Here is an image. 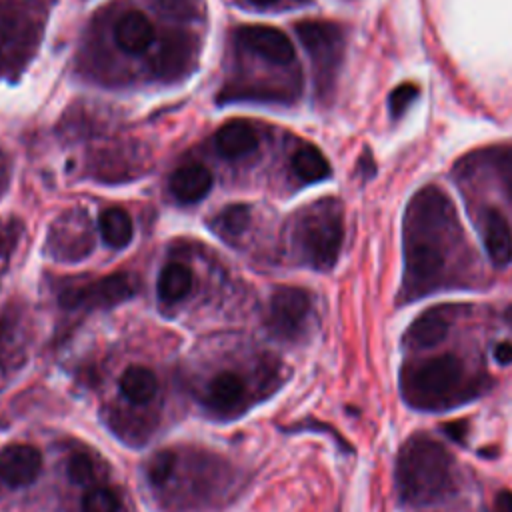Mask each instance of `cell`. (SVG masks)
Segmentation results:
<instances>
[{"mask_svg":"<svg viewBox=\"0 0 512 512\" xmlns=\"http://www.w3.org/2000/svg\"><path fill=\"white\" fill-rule=\"evenodd\" d=\"M394 480L402 504L432 506L454 490V456L432 436L416 432L398 450Z\"/></svg>","mask_w":512,"mask_h":512,"instance_id":"3957f363","label":"cell"},{"mask_svg":"<svg viewBox=\"0 0 512 512\" xmlns=\"http://www.w3.org/2000/svg\"><path fill=\"white\" fill-rule=\"evenodd\" d=\"M158 390L156 374L146 366H128L120 376V392L132 404H146Z\"/></svg>","mask_w":512,"mask_h":512,"instance_id":"2e32d148","label":"cell"},{"mask_svg":"<svg viewBox=\"0 0 512 512\" xmlns=\"http://www.w3.org/2000/svg\"><path fill=\"white\" fill-rule=\"evenodd\" d=\"M94 460L80 452V454H74L68 462V476L74 484H80V486H88L94 482Z\"/></svg>","mask_w":512,"mask_h":512,"instance_id":"cb8c5ba5","label":"cell"},{"mask_svg":"<svg viewBox=\"0 0 512 512\" xmlns=\"http://www.w3.org/2000/svg\"><path fill=\"white\" fill-rule=\"evenodd\" d=\"M236 40L250 52L274 64H290L294 60L292 40L278 28L266 24H246L236 30Z\"/></svg>","mask_w":512,"mask_h":512,"instance_id":"9c48e42d","label":"cell"},{"mask_svg":"<svg viewBox=\"0 0 512 512\" xmlns=\"http://www.w3.org/2000/svg\"><path fill=\"white\" fill-rule=\"evenodd\" d=\"M342 238V212L334 200L318 202L300 220L298 242L302 254L316 270H330L336 264Z\"/></svg>","mask_w":512,"mask_h":512,"instance_id":"277c9868","label":"cell"},{"mask_svg":"<svg viewBox=\"0 0 512 512\" xmlns=\"http://www.w3.org/2000/svg\"><path fill=\"white\" fill-rule=\"evenodd\" d=\"M154 4L176 18H192L198 14L200 0H154Z\"/></svg>","mask_w":512,"mask_h":512,"instance_id":"d4e9b609","label":"cell"},{"mask_svg":"<svg viewBox=\"0 0 512 512\" xmlns=\"http://www.w3.org/2000/svg\"><path fill=\"white\" fill-rule=\"evenodd\" d=\"M212 188V174L204 164L190 162L174 170L170 176V192L176 200L184 204H194L202 200Z\"/></svg>","mask_w":512,"mask_h":512,"instance_id":"5bb4252c","label":"cell"},{"mask_svg":"<svg viewBox=\"0 0 512 512\" xmlns=\"http://www.w3.org/2000/svg\"><path fill=\"white\" fill-rule=\"evenodd\" d=\"M138 290V278L128 272L104 276L80 288H68L60 294L64 308H108L132 298Z\"/></svg>","mask_w":512,"mask_h":512,"instance_id":"8992f818","label":"cell"},{"mask_svg":"<svg viewBox=\"0 0 512 512\" xmlns=\"http://www.w3.org/2000/svg\"><path fill=\"white\" fill-rule=\"evenodd\" d=\"M498 168H500V174L504 176V180L512 186V150H506L504 154H500Z\"/></svg>","mask_w":512,"mask_h":512,"instance_id":"f546056e","label":"cell"},{"mask_svg":"<svg viewBox=\"0 0 512 512\" xmlns=\"http://www.w3.org/2000/svg\"><path fill=\"white\" fill-rule=\"evenodd\" d=\"M118 498L108 488H92L82 498V512H116Z\"/></svg>","mask_w":512,"mask_h":512,"instance_id":"603a6c76","label":"cell"},{"mask_svg":"<svg viewBox=\"0 0 512 512\" xmlns=\"http://www.w3.org/2000/svg\"><path fill=\"white\" fill-rule=\"evenodd\" d=\"M450 330V316L444 308H430L422 312L406 328L402 344L410 350H428L438 346Z\"/></svg>","mask_w":512,"mask_h":512,"instance_id":"8fae6325","label":"cell"},{"mask_svg":"<svg viewBox=\"0 0 512 512\" xmlns=\"http://www.w3.org/2000/svg\"><path fill=\"white\" fill-rule=\"evenodd\" d=\"M248 222H250V210H248V206H244V204H232V206L224 208V210L216 216L218 234L228 236V238L240 236V234L246 230Z\"/></svg>","mask_w":512,"mask_h":512,"instance_id":"44dd1931","label":"cell"},{"mask_svg":"<svg viewBox=\"0 0 512 512\" xmlns=\"http://www.w3.org/2000/svg\"><path fill=\"white\" fill-rule=\"evenodd\" d=\"M192 270L182 264V262H170L162 268L158 282H156V290L160 300L164 302H178L182 300L190 288H192Z\"/></svg>","mask_w":512,"mask_h":512,"instance_id":"e0dca14e","label":"cell"},{"mask_svg":"<svg viewBox=\"0 0 512 512\" xmlns=\"http://www.w3.org/2000/svg\"><path fill=\"white\" fill-rule=\"evenodd\" d=\"M156 32L148 16L142 12H126L114 26V40L120 50L128 54H140L154 44Z\"/></svg>","mask_w":512,"mask_h":512,"instance_id":"7c38bea8","label":"cell"},{"mask_svg":"<svg viewBox=\"0 0 512 512\" xmlns=\"http://www.w3.org/2000/svg\"><path fill=\"white\" fill-rule=\"evenodd\" d=\"M176 468V454L172 450H160L156 452L150 462H148V468H146V474H148V480L150 484L154 486H162L174 472Z\"/></svg>","mask_w":512,"mask_h":512,"instance_id":"7402d4cb","label":"cell"},{"mask_svg":"<svg viewBox=\"0 0 512 512\" xmlns=\"http://www.w3.org/2000/svg\"><path fill=\"white\" fill-rule=\"evenodd\" d=\"M454 224V210L442 190L422 188L410 202L404 226V290L418 298L432 290L444 272L442 228Z\"/></svg>","mask_w":512,"mask_h":512,"instance_id":"6da1fadb","label":"cell"},{"mask_svg":"<svg viewBox=\"0 0 512 512\" xmlns=\"http://www.w3.org/2000/svg\"><path fill=\"white\" fill-rule=\"evenodd\" d=\"M292 170L302 182H318L330 176L326 156L314 146H304L292 156Z\"/></svg>","mask_w":512,"mask_h":512,"instance_id":"ffe728a7","label":"cell"},{"mask_svg":"<svg viewBox=\"0 0 512 512\" xmlns=\"http://www.w3.org/2000/svg\"><path fill=\"white\" fill-rule=\"evenodd\" d=\"M402 400L422 412H444L472 402L490 386L486 376L470 374L454 354L414 360L400 370Z\"/></svg>","mask_w":512,"mask_h":512,"instance_id":"7a4b0ae2","label":"cell"},{"mask_svg":"<svg viewBox=\"0 0 512 512\" xmlns=\"http://www.w3.org/2000/svg\"><path fill=\"white\" fill-rule=\"evenodd\" d=\"M310 296L296 286H280L270 298V330L284 340H294L302 334L310 314Z\"/></svg>","mask_w":512,"mask_h":512,"instance_id":"52a82bcc","label":"cell"},{"mask_svg":"<svg viewBox=\"0 0 512 512\" xmlns=\"http://www.w3.org/2000/svg\"><path fill=\"white\" fill-rule=\"evenodd\" d=\"M296 34L314 62L318 84L322 88L330 86L344 52L342 28L334 22L302 20L296 24Z\"/></svg>","mask_w":512,"mask_h":512,"instance_id":"5b68a950","label":"cell"},{"mask_svg":"<svg viewBox=\"0 0 512 512\" xmlns=\"http://www.w3.org/2000/svg\"><path fill=\"white\" fill-rule=\"evenodd\" d=\"M100 234L102 240L112 248H124L134 236V224L126 210L110 206L100 214Z\"/></svg>","mask_w":512,"mask_h":512,"instance_id":"ac0fdd59","label":"cell"},{"mask_svg":"<svg viewBox=\"0 0 512 512\" xmlns=\"http://www.w3.org/2000/svg\"><path fill=\"white\" fill-rule=\"evenodd\" d=\"M244 396V380L234 372L218 374L208 386V402L216 410H232Z\"/></svg>","mask_w":512,"mask_h":512,"instance_id":"d6986e66","label":"cell"},{"mask_svg":"<svg viewBox=\"0 0 512 512\" xmlns=\"http://www.w3.org/2000/svg\"><path fill=\"white\" fill-rule=\"evenodd\" d=\"M42 470V454L32 444H8L0 450V482L10 488L32 484Z\"/></svg>","mask_w":512,"mask_h":512,"instance_id":"30bf717a","label":"cell"},{"mask_svg":"<svg viewBox=\"0 0 512 512\" xmlns=\"http://www.w3.org/2000/svg\"><path fill=\"white\" fill-rule=\"evenodd\" d=\"M482 234L490 262L498 268L508 266L512 262V230L508 220L494 208L486 210Z\"/></svg>","mask_w":512,"mask_h":512,"instance_id":"4fadbf2b","label":"cell"},{"mask_svg":"<svg viewBox=\"0 0 512 512\" xmlns=\"http://www.w3.org/2000/svg\"><path fill=\"white\" fill-rule=\"evenodd\" d=\"M444 430H446V434L452 438V440H456V442H464L466 440V430H468V422H464V420H456V422H448V424H444Z\"/></svg>","mask_w":512,"mask_h":512,"instance_id":"4316f807","label":"cell"},{"mask_svg":"<svg viewBox=\"0 0 512 512\" xmlns=\"http://www.w3.org/2000/svg\"><path fill=\"white\" fill-rule=\"evenodd\" d=\"M494 360L500 366L512 364V342H500L494 346Z\"/></svg>","mask_w":512,"mask_h":512,"instance_id":"83f0119b","label":"cell"},{"mask_svg":"<svg viewBox=\"0 0 512 512\" xmlns=\"http://www.w3.org/2000/svg\"><path fill=\"white\" fill-rule=\"evenodd\" d=\"M196 54L198 42L190 32L168 30L158 42L152 68L164 80H178L194 68Z\"/></svg>","mask_w":512,"mask_h":512,"instance_id":"ba28073f","label":"cell"},{"mask_svg":"<svg viewBox=\"0 0 512 512\" xmlns=\"http://www.w3.org/2000/svg\"><path fill=\"white\" fill-rule=\"evenodd\" d=\"M214 144L218 152L226 158H240L252 152L258 144V136L252 128L250 122L242 118H234L224 122L216 134H214Z\"/></svg>","mask_w":512,"mask_h":512,"instance_id":"9a60e30c","label":"cell"},{"mask_svg":"<svg viewBox=\"0 0 512 512\" xmlns=\"http://www.w3.org/2000/svg\"><path fill=\"white\" fill-rule=\"evenodd\" d=\"M492 512H512V492L510 490H500L496 494Z\"/></svg>","mask_w":512,"mask_h":512,"instance_id":"f1b7e54d","label":"cell"},{"mask_svg":"<svg viewBox=\"0 0 512 512\" xmlns=\"http://www.w3.org/2000/svg\"><path fill=\"white\" fill-rule=\"evenodd\" d=\"M416 96H418V88H416L414 84H402V86H398V88L390 94V98H388V102H390V112H392L394 116H400V114L410 106V102H412Z\"/></svg>","mask_w":512,"mask_h":512,"instance_id":"484cf974","label":"cell"},{"mask_svg":"<svg viewBox=\"0 0 512 512\" xmlns=\"http://www.w3.org/2000/svg\"><path fill=\"white\" fill-rule=\"evenodd\" d=\"M252 4H256V6H270V4H274L276 0H250Z\"/></svg>","mask_w":512,"mask_h":512,"instance_id":"4dcf8cb0","label":"cell"}]
</instances>
